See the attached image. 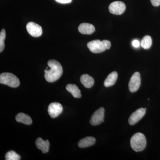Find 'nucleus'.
Returning a JSON list of instances; mask_svg holds the SVG:
<instances>
[{
    "mask_svg": "<svg viewBox=\"0 0 160 160\" xmlns=\"http://www.w3.org/2000/svg\"><path fill=\"white\" fill-rule=\"evenodd\" d=\"M48 65L50 69L45 70V78L49 82H53L57 81L63 73L62 67L56 60H50L48 62Z\"/></svg>",
    "mask_w": 160,
    "mask_h": 160,
    "instance_id": "1",
    "label": "nucleus"
},
{
    "mask_svg": "<svg viewBox=\"0 0 160 160\" xmlns=\"http://www.w3.org/2000/svg\"><path fill=\"white\" fill-rule=\"evenodd\" d=\"M87 47L91 52L95 53H100L109 49L111 47V43L108 40H93L88 43Z\"/></svg>",
    "mask_w": 160,
    "mask_h": 160,
    "instance_id": "2",
    "label": "nucleus"
},
{
    "mask_svg": "<svg viewBox=\"0 0 160 160\" xmlns=\"http://www.w3.org/2000/svg\"><path fill=\"white\" fill-rule=\"evenodd\" d=\"M130 145L132 149L135 152L143 151L146 146V140L145 135L141 132L136 133L132 137Z\"/></svg>",
    "mask_w": 160,
    "mask_h": 160,
    "instance_id": "3",
    "label": "nucleus"
},
{
    "mask_svg": "<svg viewBox=\"0 0 160 160\" xmlns=\"http://www.w3.org/2000/svg\"><path fill=\"white\" fill-rule=\"evenodd\" d=\"M0 83L12 88H17L19 86L20 84L18 78L10 72L1 73L0 75Z\"/></svg>",
    "mask_w": 160,
    "mask_h": 160,
    "instance_id": "4",
    "label": "nucleus"
},
{
    "mask_svg": "<svg viewBox=\"0 0 160 160\" xmlns=\"http://www.w3.org/2000/svg\"><path fill=\"white\" fill-rule=\"evenodd\" d=\"M105 117V109L101 107L95 112L92 116L90 120V123L92 126H98L104 122Z\"/></svg>",
    "mask_w": 160,
    "mask_h": 160,
    "instance_id": "5",
    "label": "nucleus"
},
{
    "mask_svg": "<svg viewBox=\"0 0 160 160\" xmlns=\"http://www.w3.org/2000/svg\"><path fill=\"white\" fill-rule=\"evenodd\" d=\"M141 86V77L139 72H135L130 78L129 83V89L130 92L137 91Z\"/></svg>",
    "mask_w": 160,
    "mask_h": 160,
    "instance_id": "6",
    "label": "nucleus"
},
{
    "mask_svg": "<svg viewBox=\"0 0 160 160\" xmlns=\"http://www.w3.org/2000/svg\"><path fill=\"white\" fill-rule=\"evenodd\" d=\"M126 9L125 3L120 1H116L110 4L109 7V12L112 14L121 15L122 14Z\"/></svg>",
    "mask_w": 160,
    "mask_h": 160,
    "instance_id": "7",
    "label": "nucleus"
},
{
    "mask_svg": "<svg viewBox=\"0 0 160 160\" xmlns=\"http://www.w3.org/2000/svg\"><path fill=\"white\" fill-rule=\"evenodd\" d=\"M26 28L28 33L33 37H39L42 33V27L33 22L28 23L26 25Z\"/></svg>",
    "mask_w": 160,
    "mask_h": 160,
    "instance_id": "8",
    "label": "nucleus"
},
{
    "mask_svg": "<svg viewBox=\"0 0 160 160\" xmlns=\"http://www.w3.org/2000/svg\"><path fill=\"white\" fill-rule=\"evenodd\" d=\"M63 111L62 105L58 102L52 103L48 107V113L52 118L57 117Z\"/></svg>",
    "mask_w": 160,
    "mask_h": 160,
    "instance_id": "9",
    "label": "nucleus"
},
{
    "mask_svg": "<svg viewBox=\"0 0 160 160\" xmlns=\"http://www.w3.org/2000/svg\"><path fill=\"white\" fill-rule=\"evenodd\" d=\"M146 110L144 108H140L133 112L129 117V123L133 126L138 123L146 114Z\"/></svg>",
    "mask_w": 160,
    "mask_h": 160,
    "instance_id": "10",
    "label": "nucleus"
},
{
    "mask_svg": "<svg viewBox=\"0 0 160 160\" xmlns=\"http://www.w3.org/2000/svg\"><path fill=\"white\" fill-rule=\"evenodd\" d=\"M78 29L80 33L83 34H91L95 31V28L93 25L87 23L80 24Z\"/></svg>",
    "mask_w": 160,
    "mask_h": 160,
    "instance_id": "11",
    "label": "nucleus"
},
{
    "mask_svg": "<svg viewBox=\"0 0 160 160\" xmlns=\"http://www.w3.org/2000/svg\"><path fill=\"white\" fill-rule=\"evenodd\" d=\"M36 145L38 149L41 150L43 153H47L49 152L50 146L49 140L45 141L42 138H38L36 141Z\"/></svg>",
    "mask_w": 160,
    "mask_h": 160,
    "instance_id": "12",
    "label": "nucleus"
},
{
    "mask_svg": "<svg viewBox=\"0 0 160 160\" xmlns=\"http://www.w3.org/2000/svg\"><path fill=\"white\" fill-rule=\"evenodd\" d=\"M96 139L92 137H87L80 140L78 143V146L81 148H86L94 145Z\"/></svg>",
    "mask_w": 160,
    "mask_h": 160,
    "instance_id": "13",
    "label": "nucleus"
},
{
    "mask_svg": "<svg viewBox=\"0 0 160 160\" xmlns=\"http://www.w3.org/2000/svg\"><path fill=\"white\" fill-rule=\"evenodd\" d=\"M80 81L84 87L86 88H90L94 84V80L89 75L83 74L80 78Z\"/></svg>",
    "mask_w": 160,
    "mask_h": 160,
    "instance_id": "14",
    "label": "nucleus"
},
{
    "mask_svg": "<svg viewBox=\"0 0 160 160\" xmlns=\"http://www.w3.org/2000/svg\"><path fill=\"white\" fill-rule=\"evenodd\" d=\"M118 77L117 72L115 71L112 72L108 76L104 81V86L106 87H109L113 86L116 82Z\"/></svg>",
    "mask_w": 160,
    "mask_h": 160,
    "instance_id": "15",
    "label": "nucleus"
},
{
    "mask_svg": "<svg viewBox=\"0 0 160 160\" xmlns=\"http://www.w3.org/2000/svg\"><path fill=\"white\" fill-rule=\"evenodd\" d=\"M16 120L18 122L23 123L25 125H29L32 123V120L30 117L23 112L18 113L16 116Z\"/></svg>",
    "mask_w": 160,
    "mask_h": 160,
    "instance_id": "16",
    "label": "nucleus"
},
{
    "mask_svg": "<svg viewBox=\"0 0 160 160\" xmlns=\"http://www.w3.org/2000/svg\"><path fill=\"white\" fill-rule=\"evenodd\" d=\"M66 89L75 98H80L82 97L81 90L75 84H68L66 86Z\"/></svg>",
    "mask_w": 160,
    "mask_h": 160,
    "instance_id": "17",
    "label": "nucleus"
},
{
    "mask_svg": "<svg viewBox=\"0 0 160 160\" xmlns=\"http://www.w3.org/2000/svg\"><path fill=\"white\" fill-rule=\"evenodd\" d=\"M141 46L144 49H149L152 45V40L151 37L149 36H145L141 41Z\"/></svg>",
    "mask_w": 160,
    "mask_h": 160,
    "instance_id": "18",
    "label": "nucleus"
},
{
    "mask_svg": "<svg viewBox=\"0 0 160 160\" xmlns=\"http://www.w3.org/2000/svg\"><path fill=\"white\" fill-rule=\"evenodd\" d=\"M5 158L6 160H20L21 157L16 152L13 150H10L6 153Z\"/></svg>",
    "mask_w": 160,
    "mask_h": 160,
    "instance_id": "19",
    "label": "nucleus"
},
{
    "mask_svg": "<svg viewBox=\"0 0 160 160\" xmlns=\"http://www.w3.org/2000/svg\"><path fill=\"white\" fill-rule=\"evenodd\" d=\"M6 38V32L2 29L0 32V52H2L5 49V41Z\"/></svg>",
    "mask_w": 160,
    "mask_h": 160,
    "instance_id": "20",
    "label": "nucleus"
},
{
    "mask_svg": "<svg viewBox=\"0 0 160 160\" xmlns=\"http://www.w3.org/2000/svg\"><path fill=\"white\" fill-rule=\"evenodd\" d=\"M152 6L157 7L160 5V0H150Z\"/></svg>",
    "mask_w": 160,
    "mask_h": 160,
    "instance_id": "21",
    "label": "nucleus"
},
{
    "mask_svg": "<svg viewBox=\"0 0 160 160\" xmlns=\"http://www.w3.org/2000/svg\"><path fill=\"white\" fill-rule=\"evenodd\" d=\"M55 1L61 4H65L71 3L72 0H55Z\"/></svg>",
    "mask_w": 160,
    "mask_h": 160,
    "instance_id": "22",
    "label": "nucleus"
},
{
    "mask_svg": "<svg viewBox=\"0 0 160 160\" xmlns=\"http://www.w3.org/2000/svg\"><path fill=\"white\" fill-rule=\"evenodd\" d=\"M132 45L135 48H138L140 45V42L137 40H134L132 41Z\"/></svg>",
    "mask_w": 160,
    "mask_h": 160,
    "instance_id": "23",
    "label": "nucleus"
}]
</instances>
